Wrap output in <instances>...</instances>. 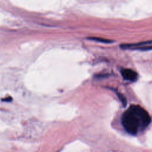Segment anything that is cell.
<instances>
[{"instance_id":"1","label":"cell","mask_w":152,"mask_h":152,"mask_svg":"<svg viewBox=\"0 0 152 152\" xmlns=\"http://www.w3.org/2000/svg\"><path fill=\"white\" fill-rule=\"evenodd\" d=\"M122 124L125 130L132 135L145 129L151 122L148 113L139 105L133 104L124 112Z\"/></svg>"},{"instance_id":"5","label":"cell","mask_w":152,"mask_h":152,"mask_svg":"<svg viewBox=\"0 0 152 152\" xmlns=\"http://www.w3.org/2000/svg\"><path fill=\"white\" fill-rule=\"evenodd\" d=\"M137 49H139L141 50H152V46H144V47H140Z\"/></svg>"},{"instance_id":"3","label":"cell","mask_w":152,"mask_h":152,"mask_svg":"<svg viewBox=\"0 0 152 152\" xmlns=\"http://www.w3.org/2000/svg\"><path fill=\"white\" fill-rule=\"evenodd\" d=\"M89 39L91 40H93L97 42H102V43H112L113 41L109 40V39H103V38H101V37H89Z\"/></svg>"},{"instance_id":"4","label":"cell","mask_w":152,"mask_h":152,"mask_svg":"<svg viewBox=\"0 0 152 152\" xmlns=\"http://www.w3.org/2000/svg\"><path fill=\"white\" fill-rule=\"evenodd\" d=\"M118 96L119 98L120 99V100H121V102H122V103L124 104V106H125L126 104V99L125 98V97H124L122 94H119V93H118Z\"/></svg>"},{"instance_id":"2","label":"cell","mask_w":152,"mask_h":152,"mask_svg":"<svg viewBox=\"0 0 152 152\" xmlns=\"http://www.w3.org/2000/svg\"><path fill=\"white\" fill-rule=\"evenodd\" d=\"M121 72L124 78L128 81H135L138 78L137 73L135 71L129 68L122 69Z\"/></svg>"}]
</instances>
